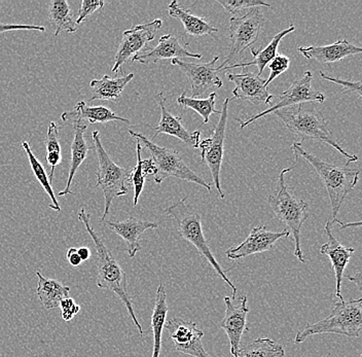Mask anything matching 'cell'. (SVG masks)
<instances>
[{
  "mask_svg": "<svg viewBox=\"0 0 362 357\" xmlns=\"http://www.w3.org/2000/svg\"><path fill=\"white\" fill-rule=\"evenodd\" d=\"M362 331V300H339L325 320L307 325L296 334L294 344L305 342L310 336L320 334H338L348 338H358Z\"/></svg>",
  "mask_w": 362,
  "mask_h": 357,
  "instance_id": "cell-6",
  "label": "cell"
},
{
  "mask_svg": "<svg viewBox=\"0 0 362 357\" xmlns=\"http://www.w3.org/2000/svg\"><path fill=\"white\" fill-rule=\"evenodd\" d=\"M248 299L245 295L240 298L238 305L233 304L230 297H225L226 314L221 320V327L226 332L230 345V354L238 357L241 346V339L244 334L248 333L247 307Z\"/></svg>",
  "mask_w": 362,
  "mask_h": 357,
  "instance_id": "cell-15",
  "label": "cell"
},
{
  "mask_svg": "<svg viewBox=\"0 0 362 357\" xmlns=\"http://www.w3.org/2000/svg\"><path fill=\"white\" fill-rule=\"evenodd\" d=\"M45 148H47V163L51 167L49 172V182H53L54 173L56 167L62 161L60 146V130L55 122H51L47 128V139H45Z\"/></svg>",
  "mask_w": 362,
  "mask_h": 357,
  "instance_id": "cell-34",
  "label": "cell"
},
{
  "mask_svg": "<svg viewBox=\"0 0 362 357\" xmlns=\"http://www.w3.org/2000/svg\"><path fill=\"white\" fill-rule=\"evenodd\" d=\"M285 350L269 338H259L252 343L240 348L238 357H284Z\"/></svg>",
  "mask_w": 362,
  "mask_h": 357,
  "instance_id": "cell-32",
  "label": "cell"
},
{
  "mask_svg": "<svg viewBox=\"0 0 362 357\" xmlns=\"http://www.w3.org/2000/svg\"><path fill=\"white\" fill-rule=\"evenodd\" d=\"M294 30H296V26L291 25L288 28L280 31L279 33L274 36L271 42H269V45H267L266 47H262V49H255V47H251V54H252L253 56L252 62L230 65V66L223 67L221 70L239 69V67L243 69V67L250 66V65H257V69H259L257 76H262V72H264V69L268 66L269 63L278 55V47H279L282 38L289 35V33H293Z\"/></svg>",
  "mask_w": 362,
  "mask_h": 357,
  "instance_id": "cell-26",
  "label": "cell"
},
{
  "mask_svg": "<svg viewBox=\"0 0 362 357\" xmlns=\"http://www.w3.org/2000/svg\"><path fill=\"white\" fill-rule=\"evenodd\" d=\"M129 133L140 144H144L146 150L151 153V159L157 168V173L153 175L156 184H162L163 180L173 176V177L180 178L185 182L201 185L209 193H211V185L207 184L206 180H204L202 177H200L198 174L194 173L187 166L178 151L160 148L153 144L151 140L146 139L141 133L134 132L132 130H129Z\"/></svg>",
  "mask_w": 362,
  "mask_h": 357,
  "instance_id": "cell-8",
  "label": "cell"
},
{
  "mask_svg": "<svg viewBox=\"0 0 362 357\" xmlns=\"http://www.w3.org/2000/svg\"><path fill=\"white\" fill-rule=\"evenodd\" d=\"M348 280H349L351 282H354V283L356 284L357 288H358L359 291H361V272H357L354 276H348Z\"/></svg>",
  "mask_w": 362,
  "mask_h": 357,
  "instance_id": "cell-45",
  "label": "cell"
},
{
  "mask_svg": "<svg viewBox=\"0 0 362 357\" xmlns=\"http://www.w3.org/2000/svg\"><path fill=\"white\" fill-rule=\"evenodd\" d=\"M62 121L71 122L72 129H74V140L71 144V159H70L69 175H68L66 187L62 192L58 194L59 197H65L67 195H74V192L71 191L72 180H74V175L83 161L87 159L88 151L90 150V146L87 144L85 139V132L87 131L88 125L87 122L83 119H76V117H71L68 112L62 114L61 117Z\"/></svg>",
  "mask_w": 362,
  "mask_h": 357,
  "instance_id": "cell-20",
  "label": "cell"
},
{
  "mask_svg": "<svg viewBox=\"0 0 362 357\" xmlns=\"http://www.w3.org/2000/svg\"><path fill=\"white\" fill-rule=\"evenodd\" d=\"M325 357H330L329 354H328V356H325Z\"/></svg>",
  "mask_w": 362,
  "mask_h": 357,
  "instance_id": "cell-46",
  "label": "cell"
},
{
  "mask_svg": "<svg viewBox=\"0 0 362 357\" xmlns=\"http://www.w3.org/2000/svg\"><path fill=\"white\" fill-rule=\"evenodd\" d=\"M61 316L64 322H71L74 316L78 315L81 311V306L76 304V300L72 298H66L60 303Z\"/></svg>",
  "mask_w": 362,
  "mask_h": 357,
  "instance_id": "cell-40",
  "label": "cell"
},
{
  "mask_svg": "<svg viewBox=\"0 0 362 357\" xmlns=\"http://www.w3.org/2000/svg\"><path fill=\"white\" fill-rule=\"evenodd\" d=\"M332 223L328 221L325 225V232L327 234L328 241L321 245L320 254L327 255L332 262V269L336 275V297L339 300H343L341 297V282H343L344 272L347 268L351 257L355 252V250L350 246H345L339 242L332 233Z\"/></svg>",
  "mask_w": 362,
  "mask_h": 357,
  "instance_id": "cell-21",
  "label": "cell"
},
{
  "mask_svg": "<svg viewBox=\"0 0 362 357\" xmlns=\"http://www.w3.org/2000/svg\"><path fill=\"white\" fill-rule=\"evenodd\" d=\"M105 223L112 232L124 239L127 244V254L131 259H133L136 254L141 250V245L139 242L140 236L146 230L158 229V227L157 223L141 221V219L133 218V216L123 221L110 219V221H105Z\"/></svg>",
  "mask_w": 362,
  "mask_h": 357,
  "instance_id": "cell-22",
  "label": "cell"
},
{
  "mask_svg": "<svg viewBox=\"0 0 362 357\" xmlns=\"http://www.w3.org/2000/svg\"><path fill=\"white\" fill-rule=\"evenodd\" d=\"M291 233L287 230L281 232H272L267 230L266 226L253 228L247 238L236 247L226 250V255L230 259H240L249 255L262 254L273 250L276 242L280 239L288 238Z\"/></svg>",
  "mask_w": 362,
  "mask_h": 357,
  "instance_id": "cell-16",
  "label": "cell"
},
{
  "mask_svg": "<svg viewBox=\"0 0 362 357\" xmlns=\"http://www.w3.org/2000/svg\"><path fill=\"white\" fill-rule=\"evenodd\" d=\"M156 99H157L158 106L160 108V123L155 128V134L151 137V140H155L158 134L163 133V134H168L176 137V139L185 142L187 146H191V148H198L201 139L200 131L197 130L194 132H189L185 128V126L182 125L181 117L172 115L167 110L166 98H165L163 92L158 93Z\"/></svg>",
  "mask_w": 362,
  "mask_h": 357,
  "instance_id": "cell-19",
  "label": "cell"
},
{
  "mask_svg": "<svg viewBox=\"0 0 362 357\" xmlns=\"http://www.w3.org/2000/svg\"><path fill=\"white\" fill-rule=\"evenodd\" d=\"M291 148L296 157H302L315 168L316 172L321 178V182L325 185L330 199V204H332V219L329 221L332 226L336 223L343 225L337 218L346 197L354 189L358 182L359 170L349 168L348 166H337V165L323 162L316 156L305 151L300 142H294Z\"/></svg>",
  "mask_w": 362,
  "mask_h": 357,
  "instance_id": "cell-2",
  "label": "cell"
},
{
  "mask_svg": "<svg viewBox=\"0 0 362 357\" xmlns=\"http://www.w3.org/2000/svg\"><path fill=\"white\" fill-rule=\"evenodd\" d=\"M136 151H137V164H136L134 168L131 169L130 180H129V182L132 184L133 187H134V206H137L139 197L144 191L146 177L144 171H142V146L138 140H136Z\"/></svg>",
  "mask_w": 362,
  "mask_h": 357,
  "instance_id": "cell-35",
  "label": "cell"
},
{
  "mask_svg": "<svg viewBox=\"0 0 362 357\" xmlns=\"http://www.w3.org/2000/svg\"><path fill=\"white\" fill-rule=\"evenodd\" d=\"M298 159V158L296 157L293 167L284 169L280 172L277 187L275 192L268 197V203L277 218L286 227V230L293 234L294 257L300 263L305 264L307 259H305L302 245H300V230L305 221L309 218V205L304 200L291 195L285 184V174L293 170L296 166V163Z\"/></svg>",
  "mask_w": 362,
  "mask_h": 357,
  "instance_id": "cell-5",
  "label": "cell"
},
{
  "mask_svg": "<svg viewBox=\"0 0 362 357\" xmlns=\"http://www.w3.org/2000/svg\"><path fill=\"white\" fill-rule=\"evenodd\" d=\"M78 254L79 257H81V261L86 262L88 259H90V250L89 247H86V246H83V247L78 248Z\"/></svg>",
  "mask_w": 362,
  "mask_h": 357,
  "instance_id": "cell-44",
  "label": "cell"
},
{
  "mask_svg": "<svg viewBox=\"0 0 362 357\" xmlns=\"http://www.w3.org/2000/svg\"><path fill=\"white\" fill-rule=\"evenodd\" d=\"M226 78L236 85L233 90V96L235 98L250 101L255 105L269 104L273 101L269 88L264 86L266 80H262L257 74L249 71L247 67H243L241 74H230L228 71Z\"/></svg>",
  "mask_w": 362,
  "mask_h": 357,
  "instance_id": "cell-17",
  "label": "cell"
},
{
  "mask_svg": "<svg viewBox=\"0 0 362 357\" xmlns=\"http://www.w3.org/2000/svg\"><path fill=\"white\" fill-rule=\"evenodd\" d=\"M68 114L76 119L87 122L90 125L110 123V122H123L129 125L131 124L129 119L115 114L112 110L105 106H89L85 101H78L74 110L68 112Z\"/></svg>",
  "mask_w": 362,
  "mask_h": 357,
  "instance_id": "cell-29",
  "label": "cell"
},
{
  "mask_svg": "<svg viewBox=\"0 0 362 357\" xmlns=\"http://www.w3.org/2000/svg\"><path fill=\"white\" fill-rule=\"evenodd\" d=\"M189 42L185 45L181 44L180 38L175 37L172 35H165L160 36L158 40V46L149 51L138 54L131 60L132 62H139L141 64H151V63H158L162 60H168V59L194 58L201 59L202 55L194 54L189 52Z\"/></svg>",
  "mask_w": 362,
  "mask_h": 357,
  "instance_id": "cell-18",
  "label": "cell"
},
{
  "mask_svg": "<svg viewBox=\"0 0 362 357\" xmlns=\"http://www.w3.org/2000/svg\"><path fill=\"white\" fill-rule=\"evenodd\" d=\"M169 308L167 305V293L164 286L160 283L156 293V303L151 314V332L153 334V349L151 357H160L162 348L163 329L166 323Z\"/></svg>",
  "mask_w": 362,
  "mask_h": 357,
  "instance_id": "cell-28",
  "label": "cell"
},
{
  "mask_svg": "<svg viewBox=\"0 0 362 357\" xmlns=\"http://www.w3.org/2000/svg\"><path fill=\"white\" fill-rule=\"evenodd\" d=\"M218 59V56H215L210 62L201 64L185 62L178 59L171 60L172 65L178 67L189 78L192 85V98L201 96L211 88L223 87V81L219 78L218 71L216 70Z\"/></svg>",
  "mask_w": 362,
  "mask_h": 357,
  "instance_id": "cell-14",
  "label": "cell"
},
{
  "mask_svg": "<svg viewBox=\"0 0 362 357\" xmlns=\"http://www.w3.org/2000/svg\"><path fill=\"white\" fill-rule=\"evenodd\" d=\"M78 219L85 226L88 230L93 242L95 244V248L97 252V279L96 283L99 288L110 289L112 293L119 297V299L123 302L126 306L129 315L132 318V322L135 327L139 331L140 336H144V332L141 324L138 322L134 308H133V302L131 299L130 293L127 289V275L124 272L122 267L117 263L115 257L110 248L102 241L100 237L97 235L96 230L93 229L90 225V214L86 212L85 207L81 208L78 212Z\"/></svg>",
  "mask_w": 362,
  "mask_h": 357,
  "instance_id": "cell-1",
  "label": "cell"
},
{
  "mask_svg": "<svg viewBox=\"0 0 362 357\" xmlns=\"http://www.w3.org/2000/svg\"><path fill=\"white\" fill-rule=\"evenodd\" d=\"M134 78V74H129L119 78H112L104 76L101 80L90 81V87L93 90V96L90 103L95 100L117 101L122 96L126 86Z\"/></svg>",
  "mask_w": 362,
  "mask_h": 357,
  "instance_id": "cell-25",
  "label": "cell"
},
{
  "mask_svg": "<svg viewBox=\"0 0 362 357\" xmlns=\"http://www.w3.org/2000/svg\"><path fill=\"white\" fill-rule=\"evenodd\" d=\"M215 103H216V93H211L207 98L196 99L187 96L185 92H183L177 98L178 105L181 107L189 108L194 110L197 114L203 117V124L209 123L210 115L212 114L221 115L219 110H215Z\"/></svg>",
  "mask_w": 362,
  "mask_h": 357,
  "instance_id": "cell-33",
  "label": "cell"
},
{
  "mask_svg": "<svg viewBox=\"0 0 362 357\" xmlns=\"http://www.w3.org/2000/svg\"><path fill=\"white\" fill-rule=\"evenodd\" d=\"M289 64H291V59L287 57V56H276V57L269 63V69H270L271 74L270 76H269L268 80H266L264 86L268 88L272 81L289 69Z\"/></svg>",
  "mask_w": 362,
  "mask_h": 357,
  "instance_id": "cell-37",
  "label": "cell"
},
{
  "mask_svg": "<svg viewBox=\"0 0 362 357\" xmlns=\"http://www.w3.org/2000/svg\"><path fill=\"white\" fill-rule=\"evenodd\" d=\"M16 30H33L45 33V27L42 25L0 23V35Z\"/></svg>",
  "mask_w": 362,
  "mask_h": 357,
  "instance_id": "cell-41",
  "label": "cell"
},
{
  "mask_svg": "<svg viewBox=\"0 0 362 357\" xmlns=\"http://www.w3.org/2000/svg\"><path fill=\"white\" fill-rule=\"evenodd\" d=\"M142 171H144V175H155L157 173V168H156L155 163L153 159L142 160Z\"/></svg>",
  "mask_w": 362,
  "mask_h": 357,
  "instance_id": "cell-43",
  "label": "cell"
},
{
  "mask_svg": "<svg viewBox=\"0 0 362 357\" xmlns=\"http://www.w3.org/2000/svg\"><path fill=\"white\" fill-rule=\"evenodd\" d=\"M312 81H313V74L310 70H307L304 76L294 81L286 91L278 95L277 97H273L274 103L268 110H264L259 115H252L246 121L237 119L236 121L240 123V129L243 130L244 128L247 127L253 122L257 121L260 117H266V115H270L276 110L291 107V106L303 105V104L307 103H325V95L313 89Z\"/></svg>",
  "mask_w": 362,
  "mask_h": 357,
  "instance_id": "cell-10",
  "label": "cell"
},
{
  "mask_svg": "<svg viewBox=\"0 0 362 357\" xmlns=\"http://www.w3.org/2000/svg\"><path fill=\"white\" fill-rule=\"evenodd\" d=\"M22 148L23 150L25 151V153H26L27 158H28L29 163H30V167L31 169H33V172L34 176H35L36 180L42 185L45 193H47V195L51 199L52 203L49 204V208L55 210V211H61L60 205H59L55 193H54L53 187H52L51 182H49V177H47V174L45 172L42 163L38 161L37 158L34 155L28 141H23Z\"/></svg>",
  "mask_w": 362,
  "mask_h": 357,
  "instance_id": "cell-31",
  "label": "cell"
},
{
  "mask_svg": "<svg viewBox=\"0 0 362 357\" xmlns=\"http://www.w3.org/2000/svg\"><path fill=\"white\" fill-rule=\"evenodd\" d=\"M105 4L103 0H83L78 11V18H76V25L83 23L92 13L102 10Z\"/></svg>",
  "mask_w": 362,
  "mask_h": 357,
  "instance_id": "cell-38",
  "label": "cell"
},
{
  "mask_svg": "<svg viewBox=\"0 0 362 357\" xmlns=\"http://www.w3.org/2000/svg\"><path fill=\"white\" fill-rule=\"evenodd\" d=\"M264 17L259 8H251L242 17L230 19V52L217 71L230 65H234L238 59L241 58L244 52L253 47L259 40L264 29Z\"/></svg>",
  "mask_w": 362,
  "mask_h": 357,
  "instance_id": "cell-9",
  "label": "cell"
},
{
  "mask_svg": "<svg viewBox=\"0 0 362 357\" xmlns=\"http://www.w3.org/2000/svg\"><path fill=\"white\" fill-rule=\"evenodd\" d=\"M319 74H320V78H323V80L332 81V83L341 86V89H343V92L353 93V94L357 95L358 99H361L362 94L361 81H344L341 80V78H332V76H327V74H323L322 71L319 72Z\"/></svg>",
  "mask_w": 362,
  "mask_h": 357,
  "instance_id": "cell-39",
  "label": "cell"
},
{
  "mask_svg": "<svg viewBox=\"0 0 362 357\" xmlns=\"http://www.w3.org/2000/svg\"><path fill=\"white\" fill-rule=\"evenodd\" d=\"M168 13L170 17L180 20L185 27V33L187 35L200 37L203 35H211L218 33V29L215 28L208 23L202 18L194 16L191 11L180 6L176 0L172 1L168 6Z\"/></svg>",
  "mask_w": 362,
  "mask_h": 357,
  "instance_id": "cell-24",
  "label": "cell"
},
{
  "mask_svg": "<svg viewBox=\"0 0 362 357\" xmlns=\"http://www.w3.org/2000/svg\"><path fill=\"white\" fill-rule=\"evenodd\" d=\"M49 15L52 23L55 26V36L62 31L68 33H76V23L74 21L71 8L67 0H53L49 4Z\"/></svg>",
  "mask_w": 362,
  "mask_h": 357,
  "instance_id": "cell-30",
  "label": "cell"
},
{
  "mask_svg": "<svg viewBox=\"0 0 362 357\" xmlns=\"http://www.w3.org/2000/svg\"><path fill=\"white\" fill-rule=\"evenodd\" d=\"M217 4H221L223 8L233 16V18H236L238 15L245 12L249 8H271L270 4L260 1V0H217Z\"/></svg>",
  "mask_w": 362,
  "mask_h": 357,
  "instance_id": "cell-36",
  "label": "cell"
},
{
  "mask_svg": "<svg viewBox=\"0 0 362 357\" xmlns=\"http://www.w3.org/2000/svg\"><path fill=\"white\" fill-rule=\"evenodd\" d=\"M162 25V20L156 19L149 23L136 25L133 28L124 31L112 71H119L129 59H132L146 49L148 42L155 40L156 33L160 30Z\"/></svg>",
  "mask_w": 362,
  "mask_h": 357,
  "instance_id": "cell-12",
  "label": "cell"
},
{
  "mask_svg": "<svg viewBox=\"0 0 362 357\" xmlns=\"http://www.w3.org/2000/svg\"><path fill=\"white\" fill-rule=\"evenodd\" d=\"M228 103H230V99L228 98L223 101L218 123L215 126L211 136L202 140L199 144V148L201 150V164L206 163L209 167L215 189L221 199L225 198V193H223L221 185V170L223 159L226 123H228Z\"/></svg>",
  "mask_w": 362,
  "mask_h": 357,
  "instance_id": "cell-11",
  "label": "cell"
},
{
  "mask_svg": "<svg viewBox=\"0 0 362 357\" xmlns=\"http://www.w3.org/2000/svg\"><path fill=\"white\" fill-rule=\"evenodd\" d=\"M298 51L309 60L318 61L321 64H332L353 55H361V47L350 44L347 40H338L329 46L300 47Z\"/></svg>",
  "mask_w": 362,
  "mask_h": 357,
  "instance_id": "cell-23",
  "label": "cell"
},
{
  "mask_svg": "<svg viewBox=\"0 0 362 357\" xmlns=\"http://www.w3.org/2000/svg\"><path fill=\"white\" fill-rule=\"evenodd\" d=\"M35 274L38 278L36 293L45 309L58 308L63 300L69 298V286H63L58 280L45 278L38 271Z\"/></svg>",
  "mask_w": 362,
  "mask_h": 357,
  "instance_id": "cell-27",
  "label": "cell"
},
{
  "mask_svg": "<svg viewBox=\"0 0 362 357\" xmlns=\"http://www.w3.org/2000/svg\"><path fill=\"white\" fill-rule=\"evenodd\" d=\"M175 349L182 354L194 357H210L204 349V333L194 322L175 317L165 323Z\"/></svg>",
  "mask_w": 362,
  "mask_h": 357,
  "instance_id": "cell-13",
  "label": "cell"
},
{
  "mask_svg": "<svg viewBox=\"0 0 362 357\" xmlns=\"http://www.w3.org/2000/svg\"><path fill=\"white\" fill-rule=\"evenodd\" d=\"M66 257L70 266L78 267L83 264V261H81L78 254V248H69V250H67Z\"/></svg>",
  "mask_w": 362,
  "mask_h": 357,
  "instance_id": "cell-42",
  "label": "cell"
},
{
  "mask_svg": "<svg viewBox=\"0 0 362 357\" xmlns=\"http://www.w3.org/2000/svg\"><path fill=\"white\" fill-rule=\"evenodd\" d=\"M164 212L166 216H171L175 221L176 230H177L181 239L194 245L199 254L202 255L204 259H207L208 263L214 268V272H216V274L230 286L232 289V299L230 300H236V286L226 276L225 271L223 270L212 254L205 236H204L201 214L191 204H187V197L173 203L171 206L167 207Z\"/></svg>",
  "mask_w": 362,
  "mask_h": 357,
  "instance_id": "cell-3",
  "label": "cell"
},
{
  "mask_svg": "<svg viewBox=\"0 0 362 357\" xmlns=\"http://www.w3.org/2000/svg\"><path fill=\"white\" fill-rule=\"evenodd\" d=\"M273 114L281 119L285 127L300 139L316 140L328 144L338 151L347 160L348 164L358 161L356 155L348 153L341 148L338 139L329 130L328 122L317 110H305L303 105H296L276 110Z\"/></svg>",
  "mask_w": 362,
  "mask_h": 357,
  "instance_id": "cell-4",
  "label": "cell"
},
{
  "mask_svg": "<svg viewBox=\"0 0 362 357\" xmlns=\"http://www.w3.org/2000/svg\"><path fill=\"white\" fill-rule=\"evenodd\" d=\"M94 148L98 157V170L96 172L97 187H101L105 198V207L101 221H104L106 216L110 213L113 199L126 196L128 194L127 182L130 180L131 170L119 167L112 161L107 151L102 146L100 132L94 131L92 133Z\"/></svg>",
  "mask_w": 362,
  "mask_h": 357,
  "instance_id": "cell-7",
  "label": "cell"
}]
</instances>
